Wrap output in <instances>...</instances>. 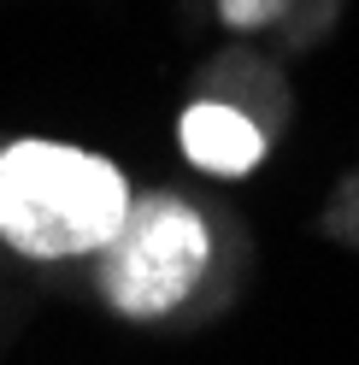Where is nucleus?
Masks as SVG:
<instances>
[{"instance_id":"1","label":"nucleus","mask_w":359,"mask_h":365,"mask_svg":"<svg viewBox=\"0 0 359 365\" xmlns=\"http://www.w3.org/2000/svg\"><path fill=\"white\" fill-rule=\"evenodd\" d=\"M130 212L118 165L65 148V142H12L0 153V236L30 259L100 254Z\"/></svg>"},{"instance_id":"3","label":"nucleus","mask_w":359,"mask_h":365,"mask_svg":"<svg viewBox=\"0 0 359 365\" xmlns=\"http://www.w3.org/2000/svg\"><path fill=\"white\" fill-rule=\"evenodd\" d=\"M183 153L212 177H248L259 165V153H265V135L236 106L200 101V106L183 112Z\"/></svg>"},{"instance_id":"4","label":"nucleus","mask_w":359,"mask_h":365,"mask_svg":"<svg viewBox=\"0 0 359 365\" xmlns=\"http://www.w3.org/2000/svg\"><path fill=\"white\" fill-rule=\"evenodd\" d=\"M218 12L230 18L236 30H254V24H271L283 12V0H218Z\"/></svg>"},{"instance_id":"2","label":"nucleus","mask_w":359,"mask_h":365,"mask_svg":"<svg viewBox=\"0 0 359 365\" xmlns=\"http://www.w3.org/2000/svg\"><path fill=\"white\" fill-rule=\"evenodd\" d=\"M207 254H212V236L194 207H183L177 195L130 200L118 236L106 242L100 289L124 318H160L200 283Z\"/></svg>"}]
</instances>
